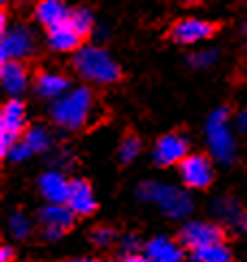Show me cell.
Masks as SVG:
<instances>
[{
	"label": "cell",
	"mask_w": 247,
	"mask_h": 262,
	"mask_svg": "<svg viewBox=\"0 0 247 262\" xmlns=\"http://www.w3.org/2000/svg\"><path fill=\"white\" fill-rule=\"evenodd\" d=\"M72 68L83 80L93 85H113L121 78L119 63L113 54L98 43H85L72 57Z\"/></svg>",
	"instance_id": "6da1fadb"
},
{
	"label": "cell",
	"mask_w": 247,
	"mask_h": 262,
	"mask_svg": "<svg viewBox=\"0 0 247 262\" xmlns=\"http://www.w3.org/2000/svg\"><path fill=\"white\" fill-rule=\"evenodd\" d=\"M93 104H96V96H93L91 87H72L63 98L50 104V119L61 130L74 133V130H80L89 121L93 113Z\"/></svg>",
	"instance_id": "7a4b0ae2"
},
{
	"label": "cell",
	"mask_w": 247,
	"mask_h": 262,
	"mask_svg": "<svg viewBox=\"0 0 247 262\" xmlns=\"http://www.w3.org/2000/svg\"><path fill=\"white\" fill-rule=\"evenodd\" d=\"M137 198L146 204H156L163 210L165 217L169 219H187L193 210V198L189 195L187 189L180 186H172L165 182L156 180H146L139 184Z\"/></svg>",
	"instance_id": "3957f363"
},
{
	"label": "cell",
	"mask_w": 247,
	"mask_h": 262,
	"mask_svg": "<svg viewBox=\"0 0 247 262\" xmlns=\"http://www.w3.org/2000/svg\"><path fill=\"white\" fill-rule=\"evenodd\" d=\"M232 111L228 106H217L206 119L204 133L211 158L221 165H232L236 161V139L232 135Z\"/></svg>",
	"instance_id": "277c9868"
},
{
	"label": "cell",
	"mask_w": 247,
	"mask_h": 262,
	"mask_svg": "<svg viewBox=\"0 0 247 262\" xmlns=\"http://www.w3.org/2000/svg\"><path fill=\"white\" fill-rule=\"evenodd\" d=\"M26 106L20 98H9L0 111V156L9 154L15 141L26 133Z\"/></svg>",
	"instance_id": "5b68a950"
},
{
	"label": "cell",
	"mask_w": 247,
	"mask_h": 262,
	"mask_svg": "<svg viewBox=\"0 0 247 262\" xmlns=\"http://www.w3.org/2000/svg\"><path fill=\"white\" fill-rule=\"evenodd\" d=\"M37 52V37L31 26L13 24L0 35V63L5 61H26Z\"/></svg>",
	"instance_id": "8992f818"
},
{
	"label": "cell",
	"mask_w": 247,
	"mask_h": 262,
	"mask_svg": "<svg viewBox=\"0 0 247 262\" xmlns=\"http://www.w3.org/2000/svg\"><path fill=\"white\" fill-rule=\"evenodd\" d=\"M225 238V232L219 223L215 221H202V219H195V221H187L182 228H180L178 234V243L182 245L184 249H204L208 245H217V243H223Z\"/></svg>",
	"instance_id": "52a82bcc"
},
{
	"label": "cell",
	"mask_w": 247,
	"mask_h": 262,
	"mask_svg": "<svg viewBox=\"0 0 247 262\" xmlns=\"http://www.w3.org/2000/svg\"><path fill=\"white\" fill-rule=\"evenodd\" d=\"M76 214L65 204H48L39 210V226L46 241H59L74 228Z\"/></svg>",
	"instance_id": "ba28073f"
},
{
	"label": "cell",
	"mask_w": 247,
	"mask_h": 262,
	"mask_svg": "<svg viewBox=\"0 0 247 262\" xmlns=\"http://www.w3.org/2000/svg\"><path fill=\"white\" fill-rule=\"evenodd\" d=\"M178 171H180V178H182V184L187 189H195V191L211 186L213 178H215L211 156H204V154H189L184 161L178 165Z\"/></svg>",
	"instance_id": "9c48e42d"
},
{
	"label": "cell",
	"mask_w": 247,
	"mask_h": 262,
	"mask_svg": "<svg viewBox=\"0 0 247 262\" xmlns=\"http://www.w3.org/2000/svg\"><path fill=\"white\" fill-rule=\"evenodd\" d=\"M189 156V139L182 133H167L152 147V158L160 167L180 165Z\"/></svg>",
	"instance_id": "30bf717a"
},
{
	"label": "cell",
	"mask_w": 247,
	"mask_h": 262,
	"mask_svg": "<svg viewBox=\"0 0 247 262\" xmlns=\"http://www.w3.org/2000/svg\"><path fill=\"white\" fill-rule=\"evenodd\" d=\"M215 35V24L208 20H199V17H182L169 29L172 41L180 46H195L199 41H206Z\"/></svg>",
	"instance_id": "8fae6325"
},
{
	"label": "cell",
	"mask_w": 247,
	"mask_h": 262,
	"mask_svg": "<svg viewBox=\"0 0 247 262\" xmlns=\"http://www.w3.org/2000/svg\"><path fill=\"white\" fill-rule=\"evenodd\" d=\"M0 85L9 98H20L31 85V74H28L24 61L0 63Z\"/></svg>",
	"instance_id": "7c38bea8"
},
{
	"label": "cell",
	"mask_w": 247,
	"mask_h": 262,
	"mask_svg": "<svg viewBox=\"0 0 247 262\" xmlns=\"http://www.w3.org/2000/svg\"><path fill=\"white\" fill-rule=\"evenodd\" d=\"M70 210L76 214V217H89L98 210V202H96V195H93V189L87 180L83 178H76V180L70 182V198L68 204Z\"/></svg>",
	"instance_id": "4fadbf2b"
},
{
	"label": "cell",
	"mask_w": 247,
	"mask_h": 262,
	"mask_svg": "<svg viewBox=\"0 0 247 262\" xmlns=\"http://www.w3.org/2000/svg\"><path fill=\"white\" fill-rule=\"evenodd\" d=\"M70 11L65 0H39L33 9V15L37 24H42L46 31L54 29V26H61L70 20Z\"/></svg>",
	"instance_id": "5bb4252c"
},
{
	"label": "cell",
	"mask_w": 247,
	"mask_h": 262,
	"mask_svg": "<svg viewBox=\"0 0 247 262\" xmlns=\"http://www.w3.org/2000/svg\"><path fill=\"white\" fill-rule=\"evenodd\" d=\"M33 85H35V93H37V96L44 98V100H50V104H52V102H56L59 98H63L65 93L72 89L70 80L65 78L63 74L50 72V70L37 74L35 80H33Z\"/></svg>",
	"instance_id": "9a60e30c"
},
{
	"label": "cell",
	"mask_w": 247,
	"mask_h": 262,
	"mask_svg": "<svg viewBox=\"0 0 247 262\" xmlns=\"http://www.w3.org/2000/svg\"><path fill=\"white\" fill-rule=\"evenodd\" d=\"M70 182L61 171L56 169H50L42 173L39 178V193L46 198L48 204H68V198H70Z\"/></svg>",
	"instance_id": "2e32d148"
},
{
	"label": "cell",
	"mask_w": 247,
	"mask_h": 262,
	"mask_svg": "<svg viewBox=\"0 0 247 262\" xmlns=\"http://www.w3.org/2000/svg\"><path fill=\"white\" fill-rule=\"evenodd\" d=\"M143 254L152 262H182L184 247L174 238L156 236V238H150L143 245Z\"/></svg>",
	"instance_id": "e0dca14e"
},
{
	"label": "cell",
	"mask_w": 247,
	"mask_h": 262,
	"mask_svg": "<svg viewBox=\"0 0 247 262\" xmlns=\"http://www.w3.org/2000/svg\"><path fill=\"white\" fill-rule=\"evenodd\" d=\"M46 43L54 52L68 54V52H78L83 48V37L72 29L70 22H65L61 26H54V29L46 31Z\"/></svg>",
	"instance_id": "ac0fdd59"
},
{
	"label": "cell",
	"mask_w": 247,
	"mask_h": 262,
	"mask_svg": "<svg viewBox=\"0 0 247 262\" xmlns=\"http://www.w3.org/2000/svg\"><path fill=\"white\" fill-rule=\"evenodd\" d=\"M22 141L31 147L33 154H44V152H48V149H52V135H50V130L42 124L28 126L26 133L22 135Z\"/></svg>",
	"instance_id": "d6986e66"
},
{
	"label": "cell",
	"mask_w": 247,
	"mask_h": 262,
	"mask_svg": "<svg viewBox=\"0 0 247 262\" xmlns=\"http://www.w3.org/2000/svg\"><path fill=\"white\" fill-rule=\"evenodd\" d=\"M213 214L217 217V221H223V223H241L243 221L241 206L232 198H217L213 204Z\"/></svg>",
	"instance_id": "ffe728a7"
},
{
	"label": "cell",
	"mask_w": 247,
	"mask_h": 262,
	"mask_svg": "<svg viewBox=\"0 0 247 262\" xmlns=\"http://www.w3.org/2000/svg\"><path fill=\"white\" fill-rule=\"evenodd\" d=\"M191 262H232V251L225 243H217V245L191 251Z\"/></svg>",
	"instance_id": "44dd1931"
},
{
	"label": "cell",
	"mask_w": 247,
	"mask_h": 262,
	"mask_svg": "<svg viewBox=\"0 0 247 262\" xmlns=\"http://www.w3.org/2000/svg\"><path fill=\"white\" fill-rule=\"evenodd\" d=\"M68 22L72 24V29L78 33L83 39H85V37H89V35L93 33V26H96L93 13L89 11L87 7H76V9H72V11H70V20H68Z\"/></svg>",
	"instance_id": "7402d4cb"
},
{
	"label": "cell",
	"mask_w": 247,
	"mask_h": 262,
	"mask_svg": "<svg viewBox=\"0 0 247 262\" xmlns=\"http://www.w3.org/2000/svg\"><path fill=\"white\" fill-rule=\"evenodd\" d=\"M141 147H143L141 139H139L137 135L128 133V135L119 141V147H117V161H119L121 165H130L132 161H137V156L141 154Z\"/></svg>",
	"instance_id": "603a6c76"
},
{
	"label": "cell",
	"mask_w": 247,
	"mask_h": 262,
	"mask_svg": "<svg viewBox=\"0 0 247 262\" xmlns=\"http://www.w3.org/2000/svg\"><path fill=\"white\" fill-rule=\"evenodd\" d=\"M217 61H219V50L217 48H202L187 57V63L191 70H208L217 65Z\"/></svg>",
	"instance_id": "cb8c5ba5"
},
{
	"label": "cell",
	"mask_w": 247,
	"mask_h": 262,
	"mask_svg": "<svg viewBox=\"0 0 247 262\" xmlns=\"http://www.w3.org/2000/svg\"><path fill=\"white\" fill-rule=\"evenodd\" d=\"M31 219L24 212H13L11 219H9V232H11L13 238H26L31 234Z\"/></svg>",
	"instance_id": "d4e9b609"
},
{
	"label": "cell",
	"mask_w": 247,
	"mask_h": 262,
	"mask_svg": "<svg viewBox=\"0 0 247 262\" xmlns=\"http://www.w3.org/2000/svg\"><path fill=\"white\" fill-rule=\"evenodd\" d=\"M115 241H117V232L113 228H109V226H100V228H96L91 232V243L100 249L111 247Z\"/></svg>",
	"instance_id": "484cf974"
},
{
	"label": "cell",
	"mask_w": 247,
	"mask_h": 262,
	"mask_svg": "<svg viewBox=\"0 0 247 262\" xmlns=\"http://www.w3.org/2000/svg\"><path fill=\"white\" fill-rule=\"evenodd\" d=\"M31 156H33L31 147H28V145L22 141V139H20V141H15L13 147L9 149V154H7V158H9V161H13V163H24V161H28Z\"/></svg>",
	"instance_id": "4316f807"
},
{
	"label": "cell",
	"mask_w": 247,
	"mask_h": 262,
	"mask_svg": "<svg viewBox=\"0 0 247 262\" xmlns=\"http://www.w3.org/2000/svg\"><path fill=\"white\" fill-rule=\"evenodd\" d=\"M119 247H121V251H123V256L139 254L141 241H139V236H135V234H126V236L119 238Z\"/></svg>",
	"instance_id": "83f0119b"
},
{
	"label": "cell",
	"mask_w": 247,
	"mask_h": 262,
	"mask_svg": "<svg viewBox=\"0 0 247 262\" xmlns=\"http://www.w3.org/2000/svg\"><path fill=\"white\" fill-rule=\"evenodd\" d=\"M234 126H236V130H239V133L247 135V106L241 108L239 113L234 115Z\"/></svg>",
	"instance_id": "f1b7e54d"
},
{
	"label": "cell",
	"mask_w": 247,
	"mask_h": 262,
	"mask_svg": "<svg viewBox=\"0 0 247 262\" xmlns=\"http://www.w3.org/2000/svg\"><path fill=\"white\" fill-rule=\"evenodd\" d=\"M15 258V251L11 245H3V249H0V262H11Z\"/></svg>",
	"instance_id": "f546056e"
},
{
	"label": "cell",
	"mask_w": 247,
	"mask_h": 262,
	"mask_svg": "<svg viewBox=\"0 0 247 262\" xmlns=\"http://www.w3.org/2000/svg\"><path fill=\"white\" fill-rule=\"evenodd\" d=\"M121 262H152L146 254H132V256H126Z\"/></svg>",
	"instance_id": "4dcf8cb0"
},
{
	"label": "cell",
	"mask_w": 247,
	"mask_h": 262,
	"mask_svg": "<svg viewBox=\"0 0 247 262\" xmlns=\"http://www.w3.org/2000/svg\"><path fill=\"white\" fill-rule=\"evenodd\" d=\"M61 262H96L91 258H70V260H61Z\"/></svg>",
	"instance_id": "1f68e13d"
},
{
	"label": "cell",
	"mask_w": 247,
	"mask_h": 262,
	"mask_svg": "<svg viewBox=\"0 0 247 262\" xmlns=\"http://www.w3.org/2000/svg\"><path fill=\"white\" fill-rule=\"evenodd\" d=\"M15 3H20V5H37L39 0H15Z\"/></svg>",
	"instance_id": "d6a6232c"
},
{
	"label": "cell",
	"mask_w": 247,
	"mask_h": 262,
	"mask_svg": "<svg viewBox=\"0 0 247 262\" xmlns=\"http://www.w3.org/2000/svg\"><path fill=\"white\" fill-rule=\"evenodd\" d=\"M241 226H243V230L247 232V212H243V221H241Z\"/></svg>",
	"instance_id": "836d02e7"
},
{
	"label": "cell",
	"mask_w": 247,
	"mask_h": 262,
	"mask_svg": "<svg viewBox=\"0 0 247 262\" xmlns=\"http://www.w3.org/2000/svg\"><path fill=\"white\" fill-rule=\"evenodd\" d=\"M241 31H243V35H245V37H247V20H245V22H243V26H241Z\"/></svg>",
	"instance_id": "e575fe53"
},
{
	"label": "cell",
	"mask_w": 247,
	"mask_h": 262,
	"mask_svg": "<svg viewBox=\"0 0 247 262\" xmlns=\"http://www.w3.org/2000/svg\"><path fill=\"white\" fill-rule=\"evenodd\" d=\"M184 3H189V5H197V3H202V0H184Z\"/></svg>",
	"instance_id": "d590c367"
},
{
	"label": "cell",
	"mask_w": 247,
	"mask_h": 262,
	"mask_svg": "<svg viewBox=\"0 0 247 262\" xmlns=\"http://www.w3.org/2000/svg\"><path fill=\"white\" fill-rule=\"evenodd\" d=\"M9 3H11V0H0V5H3V9H5V7L9 5Z\"/></svg>",
	"instance_id": "8d00e7d4"
},
{
	"label": "cell",
	"mask_w": 247,
	"mask_h": 262,
	"mask_svg": "<svg viewBox=\"0 0 247 262\" xmlns=\"http://www.w3.org/2000/svg\"><path fill=\"white\" fill-rule=\"evenodd\" d=\"M109 262H115V260H109Z\"/></svg>",
	"instance_id": "74e56055"
}]
</instances>
